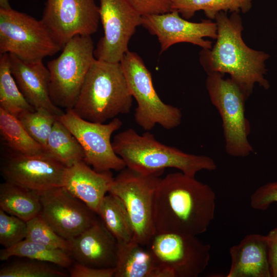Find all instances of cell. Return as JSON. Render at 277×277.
<instances>
[{
	"instance_id": "cell-20",
	"label": "cell",
	"mask_w": 277,
	"mask_h": 277,
	"mask_svg": "<svg viewBox=\"0 0 277 277\" xmlns=\"http://www.w3.org/2000/svg\"><path fill=\"white\" fill-rule=\"evenodd\" d=\"M266 235L250 234L229 249L231 263L227 277H271Z\"/></svg>"
},
{
	"instance_id": "cell-11",
	"label": "cell",
	"mask_w": 277,
	"mask_h": 277,
	"mask_svg": "<svg viewBox=\"0 0 277 277\" xmlns=\"http://www.w3.org/2000/svg\"><path fill=\"white\" fill-rule=\"evenodd\" d=\"M58 118L78 141L84 152V161L94 170L121 171L126 167L111 141L112 134L122 126L120 118L108 123L92 122L81 117L73 109H66Z\"/></svg>"
},
{
	"instance_id": "cell-22",
	"label": "cell",
	"mask_w": 277,
	"mask_h": 277,
	"mask_svg": "<svg viewBox=\"0 0 277 277\" xmlns=\"http://www.w3.org/2000/svg\"><path fill=\"white\" fill-rule=\"evenodd\" d=\"M0 209L27 222L40 214V193L5 181L0 185Z\"/></svg>"
},
{
	"instance_id": "cell-1",
	"label": "cell",
	"mask_w": 277,
	"mask_h": 277,
	"mask_svg": "<svg viewBox=\"0 0 277 277\" xmlns=\"http://www.w3.org/2000/svg\"><path fill=\"white\" fill-rule=\"evenodd\" d=\"M215 194L212 188L181 171L160 179L155 193L156 232L197 236L214 218Z\"/></svg>"
},
{
	"instance_id": "cell-14",
	"label": "cell",
	"mask_w": 277,
	"mask_h": 277,
	"mask_svg": "<svg viewBox=\"0 0 277 277\" xmlns=\"http://www.w3.org/2000/svg\"><path fill=\"white\" fill-rule=\"evenodd\" d=\"M2 157L6 182L39 192L62 186L66 167L47 153L25 155L10 150Z\"/></svg>"
},
{
	"instance_id": "cell-6",
	"label": "cell",
	"mask_w": 277,
	"mask_h": 277,
	"mask_svg": "<svg viewBox=\"0 0 277 277\" xmlns=\"http://www.w3.org/2000/svg\"><path fill=\"white\" fill-rule=\"evenodd\" d=\"M120 63L137 103L134 114L135 123L146 131H150L156 125L167 130L178 127L182 122L181 110L160 98L153 86L151 73L139 55L129 50Z\"/></svg>"
},
{
	"instance_id": "cell-17",
	"label": "cell",
	"mask_w": 277,
	"mask_h": 277,
	"mask_svg": "<svg viewBox=\"0 0 277 277\" xmlns=\"http://www.w3.org/2000/svg\"><path fill=\"white\" fill-rule=\"evenodd\" d=\"M69 253L76 263L99 268H114L118 241L98 219L88 228L68 240Z\"/></svg>"
},
{
	"instance_id": "cell-37",
	"label": "cell",
	"mask_w": 277,
	"mask_h": 277,
	"mask_svg": "<svg viewBox=\"0 0 277 277\" xmlns=\"http://www.w3.org/2000/svg\"><path fill=\"white\" fill-rule=\"evenodd\" d=\"M0 8L3 9H11L9 0H0Z\"/></svg>"
},
{
	"instance_id": "cell-25",
	"label": "cell",
	"mask_w": 277,
	"mask_h": 277,
	"mask_svg": "<svg viewBox=\"0 0 277 277\" xmlns=\"http://www.w3.org/2000/svg\"><path fill=\"white\" fill-rule=\"evenodd\" d=\"M253 0H172L171 10L179 12L189 19L199 11H203L209 19H214L221 12L245 13L252 8Z\"/></svg>"
},
{
	"instance_id": "cell-7",
	"label": "cell",
	"mask_w": 277,
	"mask_h": 277,
	"mask_svg": "<svg viewBox=\"0 0 277 277\" xmlns=\"http://www.w3.org/2000/svg\"><path fill=\"white\" fill-rule=\"evenodd\" d=\"M220 73L207 74L206 87L211 102L221 116L226 152L234 157H246L254 152L248 137L250 125L245 115L248 98L240 87Z\"/></svg>"
},
{
	"instance_id": "cell-29",
	"label": "cell",
	"mask_w": 277,
	"mask_h": 277,
	"mask_svg": "<svg viewBox=\"0 0 277 277\" xmlns=\"http://www.w3.org/2000/svg\"><path fill=\"white\" fill-rule=\"evenodd\" d=\"M57 117L44 109L27 111L17 117L30 135L45 149L48 137Z\"/></svg>"
},
{
	"instance_id": "cell-31",
	"label": "cell",
	"mask_w": 277,
	"mask_h": 277,
	"mask_svg": "<svg viewBox=\"0 0 277 277\" xmlns=\"http://www.w3.org/2000/svg\"><path fill=\"white\" fill-rule=\"evenodd\" d=\"M44 262H19L2 268L0 277H63L66 273L49 267Z\"/></svg>"
},
{
	"instance_id": "cell-26",
	"label": "cell",
	"mask_w": 277,
	"mask_h": 277,
	"mask_svg": "<svg viewBox=\"0 0 277 277\" xmlns=\"http://www.w3.org/2000/svg\"><path fill=\"white\" fill-rule=\"evenodd\" d=\"M13 256L52 263L63 268L69 267L72 263V258L68 251L48 247L27 239L11 247L4 248L0 251L2 261Z\"/></svg>"
},
{
	"instance_id": "cell-8",
	"label": "cell",
	"mask_w": 277,
	"mask_h": 277,
	"mask_svg": "<svg viewBox=\"0 0 277 277\" xmlns=\"http://www.w3.org/2000/svg\"><path fill=\"white\" fill-rule=\"evenodd\" d=\"M162 174H144L127 167L120 171L109 190L125 208L133 229V240L146 246L156 233L154 200Z\"/></svg>"
},
{
	"instance_id": "cell-23",
	"label": "cell",
	"mask_w": 277,
	"mask_h": 277,
	"mask_svg": "<svg viewBox=\"0 0 277 277\" xmlns=\"http://www.w3.org/2000/svg\"><path fill=\"white\" fill-rule=\"evenodd\" d=\"M46 153L65 167L84 160V150L75 136L58 117L47 140Z\"/></svg>"
},
{
	"instance_id": "cell-24",
	"label": "cell",
	"mask_w": 277,
	"mask_h": 277,
	"mask_svg": "<svg viewBox=\"0 0 277 277\" xmlns=\"http://www.w3.org/2000/svg\"><path fill=\"white\" fill-rule=\"evenodd\" d=\"M0 133L12 151L30 155L46 153L45 148L30 135L18 119L2 108Z\"/></svg>"
},
{
	"instance_id": "cell-15",
	"label": "cell",
	"mask_w": 277,
	"mask_h": 277,
	"mask_svg": "<svg viewBox=\"0 0 277 277\" xmlns=\"http://www.w3.org/2000/svg\"><path fill=\"white\" fill-rule=\"evenodd\" d=\"M39 193L42 204L39 215L67 240L81 234L97 219L96 213L62 186Z\"/></svg>"
},
{
	"instance_id": "cell-5",
	"label": "cell",
	"mask_w": 277,
	"mask_h": 277,
	"mask_svg": "<svg viewBox=\"0 0 277 277\" xmlns=\"http://www.w3.org/2000/svg\"><path fill=\"white\" fill-rule=\"evenodd\" d=\"M94 49L90 35H76L66 43L58 56L48 62L50 95L56 106L73 108L96 60Z\"/></svg>"
},
{
	"instance_id": "cell-18",
	"label": "cell",
	"mask_w": 277,
	"mask_h": 277,
	"mask_svg": "<svg viewBox=\"0 0 277 277\" xmlns=\"http://www.w3.org/2000/svg\"><path fill=\"white\" fill-rule=\"evenodd\" d=\"M9 55L11 73L27 101L35 110L44 109L57 117L63 114L51 99L49 72L43 60L25 61Z\"/></svg>"
},
{
	"instance_id": "cell-34",
	"label": "cell",
	"mask_w": 277,
	"mask_h": 277,
	"mask_svg": "<svg viewBox=\"0 0 277 277\" xmlns=\"http://www.w3.org/2000/svg\"><path fill=\"white\" fill-rule=\"evenodd\" d=\"M128 1L142 16L163 14L172 11V0Z\"/></svg>"
},
{
	"instance_id": "cell-13",
	"label": "cell",
	"mask_w": 277,
	"mask_h": 277,
	"mask_svg": "<svg viewBox=\"0 0 277 277\" xmlns=\"http://www.w3.org/2000/svg\"><path fill=\"white\" fill-rule=\"evenodd\" d=\"M41 20L63 48L76 35L97 31L99 7L94 0H46Z\"/></svg>"
},
{
	"instance_id": "cell-4",
	"label": "cell",
	"mask_w": 277,
	"mask_h": 277,
	"mask_svg": "<svg viewBox=\"0 0 277 277\" xmlns=\"http://www.w3.org/2000/svg\"><path fill=\"white\" fill-rule=\"evenodd\" d=\"M132 99L120 63L96 59L72 109L86 120L105 123L128 113Z\"/></svg>"
},
{
	"instance_id": "cell-27",
	"label": "cell",
	"mask_w": 277,
	"mask_h": 277,
	"mask_svg": "<svg viewBox=\"0 0 277 277\" xmlns=\"http://www.w3.org/2000/svg\"><path fill=\"white\" fill-rule=\"evenodd\" d=\"M97 215L117 241L133 240V229L128 215L117 197L110 193L106 195L100 205Z\"/></svg>"
},
{
	"instance_id": "cell-38",
	"label": "cell",
	"mask_w": 277,
	"mask_h": 277,
	"mask_svg": "<svg viewBox=\"0 0 277 277\" xmlns=\"http://www.w3.org/2000/svg\"><path fill=\"white\" fill-rule=\"evenodd\" d=\"M276 35H277V33H276Z\"/></svg>"
},
{
	"instance_id": "cell-12",
	"label": "cell",
	"mask_w": 277,
	"mask_h": 277,
	"mask_svg": "<svg viewBox=\"0 0 277 277\" xmlns=\"http://www.w3.org/2000/svg\"><path fill=\"white\" fill-rule=\"evenodd\" d=\"M99 14L104 35L94 49L96 59L120 63L129 51V41L142 16L128 0H100Z\"/></svg>"
},
{
	"instance_id": "cell-39",
	"label": "cell",
	"mask_w": 277,
	"mask_h": 277,
	"mask_svg": "<svg viewBox=\"0 0 277 277\" xmlns=\"http://www.w3.org/2000/svg\"></svg>"
},
{
	"instance_id": "cell-2",
	"label": "cell",
	"mask_w": 277,
	"mask_h": 277,
	"mask_svg": "<svg viewBox=\"0 0 277 277\" xmlns=\"http://www.w3.org/2000/svg\"><path fill=\"white\" fill-rule=\"evenodd\" d=\"M214 20L217 27L216 42L211 49H202L200 52V62L207 74H228L247 98L256 84L268 89L270 84L265 77V62L270 55L245 44L240 13L228 16L227 12H221Z\"/></svg>"
},
{
	"instance_id": "cell-9",
	"label": "cell",
	"mask_w": 277,
	"mask_h": 277,
	"mask_svg": "<svg viewBox=\"0 0 277 277\" xmlns=\"http://www.w3.org/2000/svg\"><path fill=\"white\" fill-rule=\"evenodd\" d=\"M63 49L41 20L12 8L0 9V53L25 61L43 60Z\"/></svg>"
},
{
	"instance_id": "cell-28",
	"label": "cell",
	"mask_w": 277,
	"mask_h": 277,
	"mask_svg": "<svg viewBox=\"0 0 277 277\" xmlns=\"http://www.w3.org/2000/svg\"><path fill=\"white\" fill-rule=\"evenodd\" d=\"M0 108L16 117L34 108L27 101L11 73L9 53L0 55Z\"/></svg>"
},
{
	"instance_id": "cell-16",
	"label": "cell",
	"mask_w": 277,
	"mask_h": 277,
	"mask_svg": "<svg viewBox=\"0 0 277 277\" xmlns=\"http://www.w3.org/2000/svg\"><path fill=\"white\" fill-rule=\"evenodd\" d=\"M141 25L157 37L161 53L181 43H190L204 49H211L212 42L204 38L215 39L217 37L215 22L210 19L197 23L190 22L175 10L142 16Z\"/></svg>"
},
{
	"instance_id": "cell-36",
	"label": "cell",
	"mask_w": 277,
	"mask_h": 277,
	"mask_svg": "<svg viewBox=\"0 0 277 277\" xmlns=\"http://www.w3.org/2000/svg\"><path fill=\"white\" fill-rule=\"evenodd\" d=\"M268 242V257L271 277H277V227L266 235Z\"/></svg>"
},
{
	"instance_id": "cell-3",
	"label": "cell",
	"mask_w": 277,
	"mask_h": 277,
	"mask_svg": "<svg viewBox=\"0 0 277 277\" xmlns=\"http://www.w3.org/2000/svg\"><path fill=\"white\" fill-rule=\"evenodd\" d=\"M112 144L126 167L141 173L162 174L166 168H171L195 176L202 170L216 169L211 157L187 153L163 144L149 131L140 134L128 128L116 134Z\"/></svg>"
},
{
	"instance_id": "cell-33",
	"label": "cell",
	"mask_w": 277,
	"mask_h": 277,
	"mask_svg": "<svg viewBox=\"0 0 277 277\" xmlns=\"http://www.w3.org/2000/svg\"><path fill=\"white\" fill-rule=\"evenodd\" d=\"M274 203H277V181L261 186L250 198V206L258 210H267Z\"/></svg>"
},
{
	"instance_id": "cell-19",
	"label": "cell",
	"mask_w": 277,
	"mask_h": 277,
	"mask_svg": "<svg viewBox=\"0 0 277 277\" xmlns=\"http://www.w3.org/2000/svg\"><path fill=\"white\" fill-rule=\"evenodd\" d=\"M113 180L111 171H96L82 160L66 168L62 187L97 214Z\"/></svg>"
},
{
	"instance_id": "cell-10",
	"label": "cell",
	"mask_w": 277,
	"mask_h": 277,
	"mask_svg": "<svg viewBox=\"0 0 277 277\" xmlns=\"http://www.w3.org/2000/svg\"><path fill=\"white\" fill-rule=\"evenodd\" d=\"M146 246L166 277H197L210 259V245L195 235L156 232Z\"/></svg>"
},
{
	"instance_id": "cell-30",
	"label": "cell",
	"mask_w": 277,
	"mask_h": 277,
	"mask_svg": "<svg viewBox=\"0 0 277 277\" xmlns=\"http://www.w3.org/2000/svg\"><path fill=\"white\" fill-rule=\"evenodd\" d=\"M26 223L27 229L25 239L48 247L69 252L68 240L59 235L40 215L28 221Z\"/></svg>"
},
{
	"instance_id": "cell-32",
	"label": "cell",
	"mask_w": 277,
	"mask_h": 277,
	"mask_svg": "<svg viewBox=\"0 0 277 277\" xmlns=\"http://www.w3.org/2000/svg\"><path fill=\"white\" fill-rule=\"evenodd\" d=\"M27 229L25 221L0 209V244L4 248L11 247L25 240Z\"/></svg>"
},
{
	"instance_id": "cell-35",
	"label": "cell",
	"mask_w": 277,
	"mask_h": 277,
	"mask_svg": "<svg viewBox=\"0 0 277 277\" xmlns=\"http://www.w3.org/2000/svg\"><path fill=\"white\" fill-rule=\"evenodd\" d=\"M114 268H99L76 263L71 268V277H114Z\"/></svg>"
},
{
	"instance_id": "cell-21",
	"label": "cell",
	"mask_w": 277,
	"mask_h": 277,
	"mask_svg": "<svg viewBox=\"0 0 277 277\" xmlns=\"http://www.w3.org/2000/svg\"><path fill=\"white\" fill-rule=\"evenodd\" d=\"M114 277H166L148 248L132 240L118 242Z\"/></svg>"
}]
</instances>
